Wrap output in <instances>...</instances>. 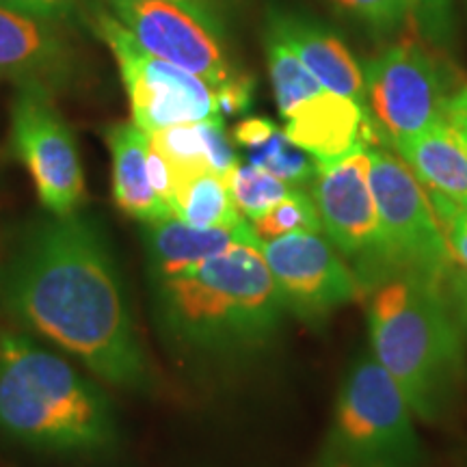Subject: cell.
Instances as JSON below:
<instances>
[{"label":"cell","mask_w":467,"mask_h":467,"mask_svg":"<svg viewBox=\"0 0 467 467\" xmlns=\"http://www.w3.org/2000/svg\"><path fill=\"white\" fill-rule=\"evenodd\" d=\"M11 314L78 358L96 375L145 388L148 361L100 232L52 214L25 234L0 275Z\"/></svg>","instance_id":"6da1fadb"},{"label":"cell","mask_w":467,"mask_h":467,"mask_svg":"<svg viewBox=\"0 0 467 467\" xmlns=\"http://www.w3.org/2000/svg\"><path fill=\"white\" fill-rule=\"evenodd\" d=\"M372 355L394 379L411 411L446 418L465 385L463 340L440 284L416 275L383 279L370 307Z\"/></svg>","instance_id":"7a4b0ae2"},{"label":"cell","mask_w":467,"mask_h":467,"mask_svg":"<svg viewBox=\"0 0 467 467\" xmlns=\"http://www.w3.org/2000/svg\"><path fill=\"white\" fill-rule=\"evenodd\" d=\"M260 247L234 244L189 273L156 282L161 320L175 340L223 353L275 334L285 306Z\"/></svg>","instance_id":"3957f363"},{"label":"cell","mask_w":467,"mask_h":467,"mask_svg":"<svg viewBox=\"0 0 467 467\" xmlns=\"http://www.w3.org/2000/svg\"><path fill=\"white\" fill-rule=\"evenodd\" d=\"M0 431L50 452H100L115 418L100 389L25 336L0 334Z\"/></svg>","instance_id":"277c9868"},{"label":"cell","mask_w":467,"mask_h":467,"mask_svg":"<svg viewBox=\"0 0 467 467\" xmlns=\"http://www.w3.org/2000/svg\"><path fill=\"white\" fill-rule=\"evenodd\" d=\"M411 407L372 353L350 366L327 435L323 467H424Z\"/></svg>","instance_id":"5b68a950"},{"label":"cell","mask_w":467,"mask_h":467,"mask_svg":"<svg viewBox=\"0 0 467 467\" xmlns=\"http://www.w3.org/2000/svg\"><path fill=\"white\" fill-rule=\"evenodd\" d=\"M370 189L375 195L385 279L416 275L441 284L451 275L452 251L448 244L429 192L405 161L388 150L368 145Z\"/></svg>","instance_id":"8992f818"},{"label":"cell","mask_w":467,"mask_h":467,"mask_svg":"<svg viewBox=\"0 0 467 467\" xmlns=\"http://www.w3.org/2000/svg\"><path fill=\"white\" fill-rule=\"evenodd\" d=\"M96 28L119 63L132 121L145 134L221 117L217 89L200 76L150 55L113 16H98Z\"/></svg>","instance_id":"52a82bcc"},{"label":"cell","mask_w":467,"mask_h":467,"mask_svg":"<svg viewBox=\"0 0 467 467\" xmlns=\"http://www.w3.org/2000/svg\"><path fill=\"white\" fill-rule=\"evenodd\" d=\"M312 200L331 244L358 262L366 282H383L381 227L370 189L368 143L329 162H317Z\"/></svg>","instance_id":"ba28073f"},{"label":"cell","mask_w":467,"mask_h":467,"mask_svg":"<svg viewBox=\"0 0 467 467\" xmlns=\"http://www.w3.org/2000/svg\"><path fill=\"white\" fill-rule=\"evenodd\" d=\"M14 148L37 186L39 200L57 217L76 213L85 195L74 134L44 87L25 85L14 104Z\"/></svg>","instance_id":"9c48e42d"},{"label":"cell","mask_w":467,"mask_h":467,"mask_svg":"<svg viewBox=\"0 0 467 467\" xmlns=\"http://www.w3.org/2000/svg\"><path fill=\"white\" fill-rule=\"evenodd\" d=\"M366 100L392 141L443 121L448 93L435 58L413 42H402L368 63Z\"/></svg>","instance_id":"30bf717a"},{"label":"cell","mask_w":467,"mask_h":467,"mask_svg":"<svg viewBox=\"0 0 467 467\" xmlns=\"http://www.w3.org/2000/svg\"><path fill=\"white\" fill-rule=\"evenodd\" d=\"M260 249L285 309L299 318L320 320L359 295V277L323 232L285 234Z\"/></svg>","instance_id":"8fae6325"},{"label":"cell","mask_w":467,"mask_h":467,"mask_svg":"<svg viewBox=\"0 0 467 467\" xmlns=\"http://www.w3.org/2000/svg\"><path fill=\"white\" fill-rule=\"evenodd\" d=\"M115 16L150 55L219 89L234 78L217 35L191 11L165 0H109Z\"/></svg>","instance_id":"7c38bea8"},{"label":"cell","mask_w":467,"mask_h":467,"mask_svg":"<svg viewBox=\"0 0 467 467\" xmlns=\"http://www.w3.org/2000/svg\"><path fill=\"white\" fill-rule=\"evenodd\" d=\"M284 132L317 162L340 159L361 141L370 145L364 104L327 89L292 110Z\"/></svg>","instance_id":"4fadbf2b"},{"label":"cell","mask_w":467,"mask_h":467,"mask_svg":"<svg viewBox=\"0 0 467 467\" xmlns=\"http://www.w3.org/2000/svg\"><path fill=\"white\" fill-rule=\"evenodd\" d=\"M145 236L154 282L189 273L234 244L262 243L247 219L232 225H192L171 217L148 223Z\"/></svg>","instance_id":"5bb4252c"},{"label":"cell","mask_w":467,"mask_h":467,"mask_svg":"<svg viewBox=\"0 0 467 467\" xmlns=\"http://www.w3.org/2000/svg\"><path fill=\"white\" fill-rule=\"evenodd\" d=\"M271 31L296 52L323 89L366 104L364 76L337 35L295 16H275L271 20Z\"/></svg>","instance_id":"9a60e30c"},{"label":"cell","mask_w":467,"mask_h":467,"mask_svg":"<svg viewBox=\"0 0 467 467\" xmlns=\"http://www.w3.org/2000/svg\"><path fill=\"white\" fill-rule=\"evenodd\" d=\"M48 22L0 5V76L44 87L66 69L67 50Z\"/></svg>","instance_id":"2e32d148"},{"label":"cell","mask_w":467,"mask_h":467,"mask_svg":"<svg viewBox=\"0 0 467 467\" xmlns=\"http://www.w3.org/2000/svg\"><path fill=\"white\" fill-rule=\"evenodd\" d=\"M400 159L429 191L467 200V148L446 119L394 141Z\"/></svg>","instance_id":"e0dca14e"},{"label":"cell","mask_w":467,"mask_h":467,"mask_svg":"<svg viewBox=\"0 0 467 467\" xmlns=\"http://www.w3.org/2000/svg\"><path fill=\"white\" fill-rule=\"evenodd\" d=\"M107 141L113 159V195L117 206L143 223L171 219L173 213L159 200L148 175V134L134 124L109 128Z\"/></svg>","instance_id":"ac0fdd59"},{"label":"cell","mask_w":467,"mask_h":467,"mask_svg":"<svg viewBox=\"0 0 467 467\" xmlns=\"http://www.w3.org/2000/svg\"><path fill=\"white\" fill-rule=\"evenodd\" d=\"M171 210L175 217L186 223L232 225L244 219L234 203L225 175L213 171V169L171 171Z\"/></svg>","instance_id":"d6986e66"},{"label":"cell","mask_w":467,"mask_h":467,"mask_svg":"<svg viewBox=\"0 0 467 467\" xmlns=\"http://www.w3.org/2000/svg\"><path fill=\"white\" fill-rule=\"evenodd\" d=\"M266 57L279 113L284 117H288L296 107L323 91V87L307 72L296 52L273 31H268L266 37Z\"/></svg>","instance_id":"ffe728a7"},{"label":"cell","mask_w":467,"mask_h":467,"mask_svg":"<svg viewBox=\"0 0 467 467\" xmlns=\"http://www.w3.org/2000/svg\"><path fill=\"white\" fill-rule=\"evenodd\" d=\"M244 151H247L251 165L265 169V171L273 173L290 186L312 182L314 175H317V161L307 151L296 148L279 128Z\"/></svg>","instance_id":"44dd1931"},{"label":"cell","mask_w":467,"mask_h":467,"mask_svg":"<svg viewBox=\"0 0 467 467\" xmlns=\"http://www.w3.org/2000/svg\"><path fill=\"white\" fill-rule=\"evenodd\" d=\"M227 184H230L238 213L247 221L258 219L260 214H265L268 208L275 206L292 191L288 182L275 178L265 169L251 165V162H247V165L238 162L227 175Z\"/></svg>","instance_id":"7402d4cb"},{"label":"cell","mask_w":467,"mask_h":467,"mask_svg":"<svg viewBox=\"0 0 467 467\" xmlns=\"http://www.w3.org/2000/svg\"><path fill=\"white\" fill-rule=\"evenodd\" d=\"M249 223L262 243L285 236V234L323 232L317 203L306 192L295 189L284 200H279L275 206L268 208L265 214L249 221Z\"/></svg>","instance_id":"603a6c76"},{"label":"cell","mask_w":467,"mask_h":467,"mask_svg":"<svg viewBox=\"0 0 467 467\" xmlns=\"http://www.w3.org/2000/svg\"><path fill=\"white\" fill-rule=\"evenodd\" d=\"M148 141L167 161L171 171L210 169L203 121L169 126L162 130L150 132Z\"/></svg>","instance_id":"cb8c5ba5"},{"label":"cell","mask_w":467,"mask_h":467,"mask_svg":"<svg viewBox=\"0 0 467 467\" xmlns=\"http://www.w3.org/2000/svg\"><path fill=\"white\" fill-rule=\"evenodd\" d=\"M331 3L379 35L400 31L411 17L409 0H331Z\"/></svg>","instance_id":"d4e9b609"},{"label":"cell","mask_w":467,"mask_h":467,"mask_svg":"<svg viewBox=\"0 0 467 467\" xmlns=\"http://www.w3.org/2000/svg\"><path fill=\"white\" fill-rule=\"evenodd\" d=\"M411 20L429 44L451 46L454 35L452 0H409Z\"/></svg>","instance_id":"484cf974"},{"label":"cell","mask_w":467,"mask_h":467,"mask_svg":"<svg viewBox=\"0 0 467 467\" xmlns=\"http://www.w3.org/2000/svg\"><path fill=\"white\" fill-rule=\"evenodd\" d=\"M429 200L435 210L437 221H440L443 236L451 244L452 255L467 268V219L463 210L457 202L441 195V192L429 191Z\"/></svg>","instance_id":"4316f807"},{"label":"cell","mask_w":467,"mask_h":467,"mask_svg":"<svg viewBox=\"0 0 467 467\" xmlns=\"http://www.w3.org/2000/svg\"><path fill=\"white\" fill-rule=\"evenodd\" d=\"M0 5L42 20H58L72 11L74 0H0Z\"/></svg>","instance_id":"83f0119b"},{"label":"cell","mask_w":467,"mask_h":467,"mask_svg":"<svg viewBox=\"0 0 467 467\" xmlns=\"http://www.w3.org/2000/svg\"><path fill=\"white\" fill-rule=\"evenodd\" d=\"M150 143V141H148ZM148 175H150V184L154 189L159 200L165 203V206L171 210V202H173V182H171V171H169L167 161L156 151L151 145H148ZM173 213V210H171ZM175 217V214H173Z\"/></svg>","instance_id":"f1b7e54d"},{"label":"cell","mask_w":467,"mask_h":467,"mask_svg":"<svg viewBox=\"0 0 467 467\" xmlns=\"http://www.w3.org/2000/svg\"><path fill=\"white\" fill-rule=\"evenodd\" d=\"M251 98V83L249 80L241 78V76H234L232 80H227L223 87L217 89V100H219V110H225V113H238V110H244L249 107Z\"/></svg>","instance_id":"f546056e"},{"label":"cell","mask_w":467,"mask_h":467,"mask_svg":"<svg viewBox=\"0 0 467 467\" xmlns=\"http://www.w3.org/2000/svg\"><path fill=\"white\" fill-rule=\"evenodd\" d=\"M443 119L451 124L452 130L459 134L461 141L467 148V87L451 93L446 102V110H443Z\"/></svg>","instance_id":"4dcf8cb0"},{"label":"cell","mask_w":467,"mask_h":467,"mask_svg":"<svg viewBox=\"0 0 467 467\" xmlns=\"http://www.w3.org/2000/svg\"><path fill=\"white\" fill-rule=\"evenodd\" d=\"M165 3H173L178 7L191 11L192 16L200 17L202 22H206L210 28H214V20L210 16V0H165Z\"/></svg>","instance_id":"1f68e13d"},{"label":"cell","mask_w":467,"mask_h":467,"mask_svg":"<svg viewBox=\"0 0 467 467\" xmlns=\"http://www.w3.org/2000/svg\"><path fill=\"white\" fill-rule=\"evenodd\" d=\"M454 290H457V299L461 303V307H463V317L467 320V277L465 275L457 277V282H454Z\"/></svg>","instance_id":"d6a6232c"},{"label":"cell","mask_w":467,"mask_h":467,"mask_svg":"<svg viewBox=\"0 0 467 467\" xmlns=\"http://www.w3.org/2000/svg\"><path fill=\"white\" fill-rule=\"evenodd\" d=\"M459 206H461V210H463V214H465V219H467V200H465V202H461Z\"/></svg>","instance_id":"836d02e7"}]
</instances>
